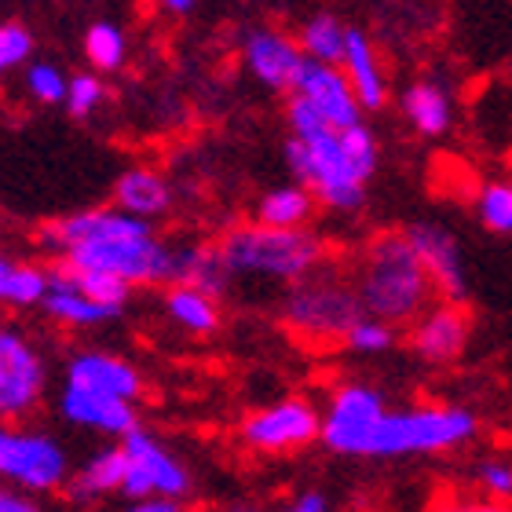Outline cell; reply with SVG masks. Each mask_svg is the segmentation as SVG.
<instances>
[{"instance_id": "6da1fadb", "label": "cell", "mask_w": 512, "mask_h": 512, "mask_svg": "<svg viewBox=\"0 0 512 512\" xmlns=\"http://www.w3.org/2000/svg\"><path fill=\"white\" fill-rule=\"evenodd\" d=\"M377 165L381 147L363 121L348 128H326L311 139H286V169L333 213L363 209L366 183L374 180Z\"/></svg>"}, {"instance_id": "7a4b0ae2", "label": "cell", "mask_w": 512, "mask_h": 512, "mask_svg": "<svg viewBox=\"0 0 512 512\" xmlns=\"http://www.w3.org/2000/svg\"><path fill=\"white\" fill-rule=\"evenodd\" d=\"M355 289H359L363 311L392 326H410L436 297V286L406 231H384L366 246Z\"/></svg>"}, {"instance_id": "3957f363", "label": "cell", "mask_w": 512, "mask_h": 512, "mask_svg": "<svg viewBox=\"0 0 512 512\" xmlns=\"http://www.w3.org/2000/svg\"><path fill=\"white\" fill-rule=\"evenodd\" d=\"M216 246L235 278H264V282H286V286L319 271L326 260V242L311 235L308 227H271L256 220L231 227Z\"/></svg>"}, {"instance_id": "277c9868", "label": "cell", "mask_w": 512, "mask_h": 512, "mask_svg": "<svg viewBox=\"0 0 512 512\" xmlns=\"http://www.w3.org/2000/svg\"><path fill=\"white\" fill-rule=\"evenodd\" d=\"M480 432V417L469 406L458 403H421V406H399L384 410L377 421L366 458H432L447 454L465 443H472Z\"/></svg>"}, {"instance_id": "5b68a950", "label": "cell", "mask_w": 512, "mask_h": 512, "mask_svg": "<svg viewBox=\"0 0 512 512\" xmlns=\"http://www.w3.org/2000/svg\"><path fill=\"white\" fill-rule=\"evenodd\" d=\"M363 315V300L355 282H344L333 271H311L300 282H293L282 300V322L293 337H300L311 348L344 344V333Z\"/></svg>"}, {"instance_id": "8992f818", "label": "cell", "mask_w": 512, "mask_h": 512, "mask_svg": "<svg viewBox=\"0 0 512 512\" xmlns=\"http://www.w3.org/2000/svg\"><path fill=\"white\" fill-rule=\"evenodd\" d=\"M0 480L30 494H55L70 480L66 447L48 432L0 421Z\"/></svg>"}, {"instance_id": "52a82bcc", "label": "cell", "mask_w": 512, "mask_h": 512, "mask_svg": "<svg viewBox=\"0 0 512 512\" xmlns=\"http://www.w3.org/2000/svg\"><path fill=\"white\" fill-rule=\"evenodd\" d=\"M172 249L176 246L161 242L158 231H143V235L107 238V242H77L59 260H70L77 267L110 271V275L125 278L128 286H169Z\"/></svg>"}, {"instance_id": "ba28073f", "label": "cell", "mask_w": 512, "mask_h": 512, "mask_svg": "<svg viewBox=\"0 0 512 512\" xmlns=\"http://www.w3.org/2000/svg\"><path fill=\"white\" fill-rule=\"evenodd\" d=\"M322 439V410L304 395H289L271 406H260L242 421V443L256 454L286 458L300 454Z\"/></svg>"}, {"instance_id": "9c48e42d", "label": "cell", "mask_w": 512, "mask_h": 512, "mask_svg": "<svg viewBox=\"0 0 512 512\" xmlns=\"http://www.w3.org/2000/svg\"><path fill=\"white\" fill-rule=\"evenodd\" d=\"M384 410H388V403L374 384H337L326 410H322V443H326V450L341 454V458H366L370 436H374Z\"/></svg>"}, {"instance_id": "30bf717a", "label": "cell", "mask_w": 512, "mask_h": 512, "mask_svg": "<svg viewBox=\"0 0 512 512\" xmlns=\"http://www.w3.org/2000/svg\"><path fill=\"white\" fill-rule=\"evenodd\" d=\"M128 450V476L121 483V498L139 502L150 494H169V498H191L194 476L176 454H172L158 436H150L147 428H132L125 439Z\"/></svg>"}, {"instance_id": "8fae6325", "label": "cell", "mask_w": 512, "mask_h": 512, "mask_svg": "<svg viewBox=\"0 0 512 512\" xmlns=\"http://www.w3.org/2000/svg\"><path fill=\"white\" fill-rule=\"evenodd\" d=\"M48 370L41 352L19 330L0 326V421L30 417L44 399Z\"/></svg>"}, {"instance_id": "7c38bea8", "label": "cell", "mask_w": 512, "mask_h": 512, "mask_svg": "<svg viewBox=\"0 0 512 512\" xmlns=\"http://www.w3.org/2000/svg\"><path fill=\"white\" fill-rule=\"evenodd\" d=\"M304 63H308V55H304L297 37H289L275 26H253L242 41L246 74L271 92H293Z\"/></svg>"}, {"instance_id": "4fadbf2b", "label": "cell", "mask_w": 512, "mask_h": 512, "mask_svg": "<svg viewBox=\"0 0 512 512\" xmlns=\"http://www.w3.org/2000/svg\"><path fill=\"white\" fill-rule=\"evenodd\" d=\"M472 319L461 300H443L428 304L414 322H410V352L428 366H447L461 359L469 348Z\"/></svg>"}, {"instance_id": "5bb4252c", "label": "cell", "mask_w": 512, "mask_h": 512, "mask_svg": "<svg viewBox=\"0 0 512 512\" xmlns=\"http://www.w3.org/2000/svg\"><path fill=\"white\" fill-rule=\"evenodd\" d=\"M406 238L414 242L421 264H425L432 286L443 300H465L469 297V271H465V253L450 227L436 220H417L406 227Z\"/></svg>"}, {"instance_id": "9a60e30c", "label": "cell", "mask_w": 512, "mask_h": 512, "mask_svg": "<svg viewBox=\"0 0 512 512\" xmlns=\"http://www.w3.org/2000/svg\"><path fill=\"white\" fill-rule=\"evenodd\" d=\"M59 414L74 428H88L107 439H125L132 428H139V414L132 399H118L107 392H92L81 384H70L59 392Z\"/></svg>"}, {"instance_id": "2e32d148", "label": "cell", "mask_w": 512, "mask_h": 512, "mask_svg": "<svg viewBox=\"0 0 512 512\" xmlns=\"http://www.w3.org/2000/svg\"><path fill=\"white\" fill-rule=\"evenodd\" d=\"M293 92H300V96L308 99L311 107L319 110L333 128L359 125L366 114L341 63H319V59H308L304 70H300Z\"/></svg>"}, {"instance_id": "e0dca14e", "label": "cell", "mask_w": 512, "mask_h": 512, "mask_svg": "<svg viewBox=\"0 0 512 512\" xmlns=\"http://www.w3.org/2000/svg\"><path fill=\"white\" fill-rule=\"evenodd\" d=\"M66 381L92 388V392L132 399V403L143 395V374L114 352H77L66 366Z\"/></svg>"}, {"instance_id": "ac0fdd59", "label": "cell", "mask_w": 512, "mask_h": 512, "mask_svg": "<svg viewBox=\"0 0 512 512\" xmlns=\"http://www.w3.org/2000/svg\"><path fill=\"white\" fill-rule=\"evenodd\" d=\"M125 476H128V450H125V443L118 439L114 447L96 450V454H92L81 469L70 472V480H66L63 494L74 505L107 502V498L121 494V483H125Z\"/></svg>"}, {"instance_id": "d6986e66", "label": "cell", "mask_w": 512, "mask_h": 512, "mask_svg": "<svg viewBox=\"0 0 512 512\" xmlns=\"http://www.w3.org/2000/svg\"><path fill=\"white\" fill-rule=\"evenodd\" d=\"M399 110H403L406 125L425 139L447 136L450 125H454V96L443 81H432V77L410 81L406 92L399 96Z\"/></svg>"}, {"instance_id": "ffe728a7", "label": "cell", "mask_w": 512, "mask_h": 512, "mask_svg": "<svg viewBox=\"0 0 512 512\" xmlns=\"http://www.w3.org/2000/svg\"><path fill=\"white\" fill-rule=\"evenodd\" d=\"M341 66L348 81H352L363 110L377 114V110L388 107V77H384L381 55H377L374 41L363 30H348V48H344Z\"/></svg>"}, {"instance_id": "44dd1931", "label": "cell", "mask_w": 512, "mask_h": 512, "mask_svg": "<svg viewBox=\"0 0 512 512\" xmlns=\"http://www.w3.org/2000/svg\"><path fill=\"white\" fill-rule=\"evenodd\" d=\"M44 315L59 326H74V330H88V326H103V322L118 319L121 311L103 304V300L88 297L85 289L74 286L70 278H63L52 267V286H48V297H44Z\"/></svg>"}, {"instance_id": "7402d4cb", "label": "cell", "mask_w": 512, "mask_h": 512, "mask_svg": "<svg viewBox=\"0 0 512 512\" xmlns=\"http://www.w3.org/2000/svg\"><path fill=\"white\" fill-rule=\"evenodd\" d=\"M114 205L143 220H158L172 209V183L147 165L125 169L114 183Z\"/></svg>"}, {"instance_id": "603a6c76", "label": "cell", "mask_w": 512, "mask_h": 512, "mask_svg": "<svg viewBox=\"0 0 512 512\" xmlns=\"http://www.w3.org/2000/svg\"><path fill=\"white\" fill-rule=\"evenodd\" d=\"M231 267L224 264L220 246H176L172 249V282L205 289L209 297H224L231 289Z\"/></svg>"}, {"instance_id": "cb8c5ba5", "label": "cell", "mask_w": 512, "mask_h": 512, "mask_svg": "<svg viewBox=\"0 0 512 512\" xmlns=\"http://www.w3.org/2000/svg\"><path fill=\"white\" fill-rule=\"evenodd\" d=\"M165 315L191 337H209L220 330V300L205 289H194L187 282H169L165 289Z\"/></svg>"}, {"instance_id": "d4e9b609", "label": "cell", "mask_w": 512, "mask_h": 512, "mask_svg": "<svg viewBox=\"0 0 512 512\" xmlns=\"http://www.w3.org/2000/svg\"><path fill=\"white\" fill-rule=\"evenodd\" d=\"M48 286H52L48 267L0 253V304L4 308H41Z\"/></svg>"}, {"instance_id": "484cf974", "label": "cell", "mask_w": 512, "mask_h": 512, "mask_svg": "<svg viewBox=\"0 0 512 512\" xmlns=\"http://www.w3.org/2000/svg\"><path fill=\"white\" fill-rule=\"evenodd\" d=\"M315 191L304 187V183H286V187H275L267 191L253 209L256 224H271V227H308L311 216H315Z\"/></svg>"}, {"instance_id": "4316f807", "label": "cell", "mask_w": 512, "mask_h": 512, "mask_svg": "<svg viewBox=\"0 0 512 512\" xmlns=\"http://www.w3.org/2000/svg\"><path fill=\"white\" fill-rule=\"evenodd\" d=\"M300 48L308 59H319V63H341L344 48H348V26H344L337 15L322 11V15H311L300 30Z\"/></svg>"}, {"instance_id": "83f0119b", "label": "cell", "mask_w": 512, "mask_h": 512, "mask_svg": "<svg viewBox=\"0 0 512 512\" xmlns=\"http://www.w3.org/2000/svg\"><path fill=\"white\" fill-rule=\"evenodd\" d=\"M85 59L99 74H118L128 59V37L118 22L99 19L85 30Z\"/></svg>"}, {"instance_id": "f1b7e54d", "label": "cell", "mask_w": 512, "mask_h": 512, "mask_svg": "<svg viewBox=\"0 0 512 512\" xmlns=\"http://www.w3.org/2000/svg\"><path fill=\"white\" fill-rule=\"evenodd\" d=\"M55 271H59L63 278H70L74 286L85 289L88 297L103 300V304H110V308H118V311H125L128 297H132V289H136V286H128L125 278L110 275V271H99V267H77V264H70V260H55Z\"/></svg>"}, {"instance_id": "f546056e", "label": "cell", "mask_w": 512, "mask_h": 512, "mask_svg": "<svg viewBox=\"0 0 512 512\" xmlns=\"http://www.w3.org/2000/svg\"><path fill=\"white\" fill-rule=\"evenodd\" d=\"M472 209H476V220L491 235H512V176L480 183Z\"/></svg>"}, {"instance_id": "4dcf8cb0", "label": "cell", "mask_w": 512, "mask_h": 512, "mask_svg": "<svg viewBox=\"0 0 512 512\" xmlns=\"http://www.w3.org/2000/svg\"><path fill=\"white\" fill-rule=\"evenodd\" d=\"M344 348H352L355 355H384L395 348V326L377 319L370 311H363L352 322V330L344 333Z\"/></svg>"}, {"instance_id": "1f68e13d", "label": "cell", "mask_w": 512, "mask_h": 512, "mask_svg": "<svg viewBox=\"0 0 512 512\" xmlns=\"http://www.w3.org/2000/svg\"><path fill=\"white\" fill-rule=\"evenodd\" d=\"M107 99H110V92H107V85H103V74H99V70H88V74L70 77L63 107H66L70 118L88 121L99 107H103V103H107Z\"/></svg>"}, {"instance_id": "d6a6232c", "label": "cell", "mask_w": 512, "mask_h": 512, "mask_svg": "<svg viewBox=\"0 0 512 512\" xmlns=\"http://www.w3.org/2000/svg\"><path fill=\"white\" fill-rule=\"evenodd\" d=\"M22 85H26L30 99H37L41 107H63L70 77H66L55 63H30V66H26V77H22Z\"/></svg>"}, {"instance_id": "836d02e7", "label": "cell", "mask_w": 512, "mask_h": 512, "mask_svg": "<svg viewBox=\"0 0 512 512\" xmlns=\"http://www.w3.org/2000/svg\"><path fill=\"white\" fill-rule=\"evenodd\" d=\"M33 55V33L22 22H0V77H8L15 66H26Z\"/></svg>"}, {"instance_id": "e575fe53", "label": "cell", "mask_w": 512, "mask_h": 512, "mask_svg": "<svg viewBox=\"0 0 512 512\" xmlns=\"http://www.w3.org/2000/svg\"><path fill=\"white\" fill-rule=\"evenodd\" d=\"M286 125H289V136H297V139H311V136H319V132H326V128H333L300 92H289Z\"/></svg>"}, {"instance_id": "d590c367", "label": "cell", "mask_w": 512, "mask_h": 512, "mask_svg": "<svg viewBox=\"0 0 512 512\" xmlns=\"http://www.w3.org/2000/svg\"><path fill=\"white\" fill-rule=\"evenodd\" d=\"M476 483L491 502H512V461L487 458L476 465Z\"/></svg>"}, {"instance_id": "8d00e7d4", "label": "cell", "mask_w": 512, "mask_h": 512, "mask_svg": "<svg viewBox=\"0 0 512 512\" xmlns=\"http://www.w3.org/2000/svg\"><path fill=\"white\" fill-rule=\"evenodd\" d=\"M37 509H41V505H37V494L0 480V512H37Z\"/></svg>"}, {"instance_id": "74e56055", "label": "cell", "mask_w": 512, "mask_h": 512, "mask_svg": "<svg viewBox=\"0 0 512 512\" xmlns=\"http://www.w3.org/2000/svg\"><path fill=\"white\" fill-rule=\"evenodd\" d=\"M180 498H169V494H150V498H139L132 502V512H180Z\"/></svg>"}, {"instance_id": "f35d334b", "label": "cell", "mask_w": 512, "mask_h": 512, "mask_svg": "<svg viewBox=\"0 0 512 512\" xmlns=\"http://www.w3.org/2000/svg\"><path fill=\"white\" fill-rule=\"evenodd\" d=\"M289 509L293 512H326L330 509V498L322 491H300L293 502H289Z\"/></svg>"}, {"instance_id": "ab89813d", "label": "cell", "mask_w": 512, "mask_h": 512, "mask_svg": "<svg viewBox=\"0 0 512 512\" xmlns=\"http://www.w3.org/2000/svg\"><path fill=\"white\" fill-rule=\"evenodd\" d=\"M158 4H161L165 11H169V15H191L198 0H158Z\"/></svg>"}]
</instances>
